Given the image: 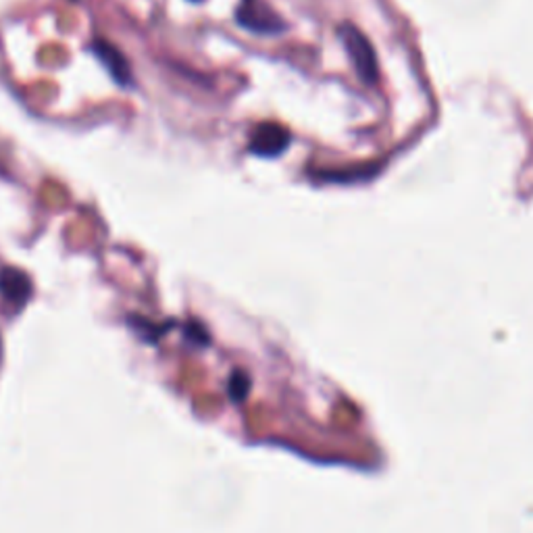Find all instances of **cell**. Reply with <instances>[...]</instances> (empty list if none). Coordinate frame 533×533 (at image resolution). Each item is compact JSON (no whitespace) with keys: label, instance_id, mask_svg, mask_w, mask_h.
Listing matches in <instances>:
<instances>
[{"label":"cell","instance_id":"6da1fadb","mask_svg":"<svg viewBox=\"0 0 533 533\" xmlns=\"http://www.w3.org/2000/svg\"><path fill=\"white\" fill-rule=\"evenodd\" d=\"M235 24L256 36H280L288 30L280 13L265 0H240L235 9Z\"/></svg>","mask_w":533,"mask_h":533},{"label":"cell","instance_id":"7a4b0ae2","mask_svg":"<svg viewBox=\"0 0 533 533\" xmlns=\"http://www.w3.org/2000/svg\"><path fill=\"white\" fill-rule=\"evenodd\" d=\"M340 40L348 52V57L355 65L358 78L366 84H376L377 81V61H376V52H373V46L369 44L361 32L357 30L355 25H342L340 27Z\"/></svg>","mask_w":533,"mask_h":533},{"label":"cell","instance_id":"3957f363","mask_svg":"<svg viewBox=\"0 0 533 533\" xmlns=\"http://www.w3.org/2000/svg\"><path fill=\"white\" fill-rule=\"evenodd\" d=\"M292 136L280 123H261L256 126L248 140V152L261 158H278L290 148Z\"/></svg>","mask_w":533,"mask_h":533},{"label":"cell","instance_id":"277c9868","mask_svg":"<svg viewBox=\"0 0 533 533\" xmlns=\"http://www.w3.org/2000/svg\"><path fill=\"white\" fill-rule=\"evenodd\" d=\"M90 51H92L94 57L100 61V65L107 69V73L113 78L117 86L121 88L134 86V71H131L129 61L115 44L107 43V40L96 38L94 43L90 44Z\"/></svg>","mask_w":533,"mask_h":533},{"label":"cell","instance_id":"5b68a950","mask_svg":"<svg viewBox=\"0 0 533 533\" xmlns=\"http://www.w3.org/2000/svg\"><path fill=\"white\" fill-rule=\"evenodd\" d=\"M33 292L30 275L17 267H5L0 269V294L5 296L6 300L22 307Z\"/></svg>","mask_w":533,"mask_h":533}]
</instances>
